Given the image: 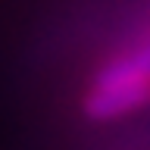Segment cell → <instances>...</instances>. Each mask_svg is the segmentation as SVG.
<instances>
[{"label": "cell", "mask_w": 150, "mask_h": 150, "mask_svg": "<svg viewBox=\"0 0 150 150\" xmlns=\"http://www.w3.org/2000/svg\"><path fill=\"white\" fill-rule=\"evenodd\" d=\"M150 100V50L116 53L100 66L81 97V112L91 122H112L141 110Z\"/></svg>", "instance_id": "1"}]
</instances>
